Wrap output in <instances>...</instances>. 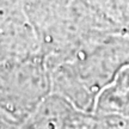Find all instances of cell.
Wrapping results in <instances>:
<instances>
[{
  "instance_id": "6da1fadb",
  "label": "cell",
  "mask_w": 129,
  "mask_h": 129,
  "mask_svg": "<svg viewBox=\"0 0 129 129\" xmlns=\"http://www.w3.org/2000/svg\"><path fill=\"white\" fill-rule=\"evenodd\" d=\"M94 110L99 115H120L129 118V66L121 69L114 80L101 91Z\"/></svg>"
}]
</instances>
